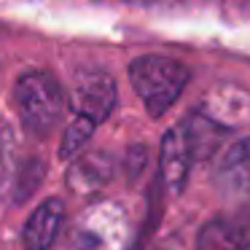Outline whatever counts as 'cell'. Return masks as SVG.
<instances>
[{
	"mask_svg": "<svg viewBox=\"0 0 250 250\" xmlns=\"http://www.w3.org/2000/svg\"><path fill=\"white\" fill-rule=\"evenodd\" d=\"M146 167V148H132L129 151V178L140 175V169Z\"/></svg>",
	"mask_w": 250,
	"mask_h": 250,
	"instance_id": "cell-13",
	"label": "cell"
},
{
	"mask_svg": "<svg viewBox=\"0 0 250 250\" xmlns=\"http://www.w3.org/2000/svg\"><path fill=\"white\" fill-rule=\"evenodd\" d=\"M43 172H46V169H43V164H41L38 159H30V162H24V167L19 169V175H17V191H14V199H17V202H24V199H27V196L41 186Z\"/></svg>",
	"mask_w": 250,
	"mask_h": 250,
	"instance_id": "cell-12",
	"label": "cell"
},
{
	"mask_svg": "<svg viewBox=\"0 0 250 250\" xmlns=\"http://www.w3.org/2000/svg\"><path fill=\"white\" fill-rule=\"evenodd\" d=\"M245 245H248L245 229L229 218L207 221L196 237V250H245Z\"/></svg>",
	"mask_w": 250,
	"mask_h": 250,
	"instance_id": "cell-10",
	"label": "cell"
},
{
	"mask_svg": "<svg viewBox=\"0 0 250 250\" xmlns=\"http://www.w3.org/2000/svg\"><path fill=\"white\" fill-rule=\"evenodd\" d=\"M191 162H194V159H191L183 129H180V126L167 129L162 137V151H159V172H162V180L169 191H175V194L183 191Z\"/></svg>",
	"mask_w": 250,
	"mask_h": 250,
	"instance_id": "cell-7",
	"label": "cell"
},
{
	"mask_svg": "<svg viewBox=\"0 0 250 250\" xmlns=\"http://www.w3.org/2000/svg\"><path fill=\"white\" fill-rule=\"evenodd\" d=\"M14 105L24 129L33 135H49L65 116L67 94L51 73L27 70L14 83Z\"/></svg>",
	"mask_w": 250,
	"mask_h": 250,
	"instance_id": "cell-1",
	"label": "cell"
},
{
	"mask_svg": "<svg viewBox=\"0 0 250 250\" xmlns=\"http://www.w3.org/2000/svg\"><path fill=\"white\" fill-rule=\"evenodd\" d=\"M65 223V205L62 199H46L30 212L27 223L22 229L24 250H51V245L60 237V229Z\"/></svg>",
	"mask_w": 250,
	"mask_h": 250,
	"instance_id": "cell-6",
	"label": "cell"
},
{
	"mask_svg": "<svg viewBox=\"0 0 250 250\" xmlns=\"http://www.w3.org/2000/svg\"><path fill=\"white\" fill-rule=\"evenodd\" d=\"M92 135H94V124H92V121L83 119V116H76V119L67 124L65 135H62L57 156L65 159V162H70V159H78V156H81V151L86 148V143L92 140Z\"/></svg>",
	"mask_w": 250,
	"mask_h": 250,
	"instance_id": "cell-11",
	"label": "cell"
},
{
	"mask_svg": "<svg viewBox=\"0 0 250 250\" xmlns=\"http://www.w3.org/2000/svg\"><path fill=\"white\" fill-rule=\"evenodd\" d=\"M188 67L169 57L146 54L129 62V81L153 119L164 116L175 105L188 83Z\"/></svg>",
	"mask_w": 250,
	"mask_h": 250,
	"instance_id": "cell-2",
	"label": "cell"
},
{
	"mask_svg": "<svg viewBox=\"0 0 250 250\" xmlns=\"http://www.w3.org/2000/svg\"><path fill=\"white\" fill-rule=\"evenodd\" d=\"M186 135V143H188V151H191V159H207L215 153V148L221 146L223 129L218 121H212L207 113H194L191 119H186V124H180Z\"/></svg>",
	"mask_w": 250,
	"mask_h": 250,
	"instance_id": "cell-9",
	"label": "cell"
},
{
	"mask_svg": "<svg viewBox=\"0 0 250 250\" xmlns=\"http://www.w3.org/2000/svg\"><path fill=\"white\" fill-rule=\"evenodd\" d=\"M215 178L229 199L250 207V137L237 140L223 153Z\"/></svg>",
	"mask_w": 250,
	"mask_h": 250,
	"instance_id": "cell-5",
	"label": "cell"
},
{
	"mask_svg": "<svg viewBox=\"0 0 250 250\" xmlns=\"http://www.w3.org/2000/svg\"><path fill=\"white\" fill-rule=\"evenodd\" d=\"M116 100H119L116 81L110 78V73H105V70L81 73L76 86H73V105H76L78 116L89 119L94 126L113 113Z\"/></svg>",
	"mask_w": 250,
	"mask_h": 250,
	"instance_id": "cell-4",
	"label": "cell"
},
{
	"mask_svg": "<svg viewBox=\"0 0 250 250\" xmlns=\"http://www.w3.org/2000/svg\"><path fill=\"white\" fill-rule=\"evenodd\" d=\"M113 159L108 153H86V156L73 159L70 169H67V188L76 191L81 196H89L94 191H100L103 186L110 183L113 178Z\"/></svg>",
	"mask_w": 250,
	"mask_h": 250,
	"instance_id": "cell-8",
	"label": "cell"
},
{
	"mask_svg": "<svg viewBox=\"0 0 250 250\" xmlns=\"http://www.w3.org/2000/svg\"><path fill=\"white\" fill-rule=\"evenodd\" d=\"M137 3H153V0H137Z\"/></svg>",
	"mask_w": 250,
	"mask_h": 250,
	"instance_id": "cell-14",
	"label": "cell"
},
{
	"mask_svg": "<svg viewBox=\"0 0 250 250\" xmlns=\"http://www.w3.org/2000/svg\"><path fill=\"white\" fill-rule=\"evenodd\" d=\"M132 221L119 202H94L81 212L70 234L73 250H129Z\"/></svg>",
	"mask_w": 250,
	"mask_h": 250,
	"instance_id": "cell-3",
	"label": "cell"
}]
</instances>
